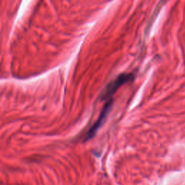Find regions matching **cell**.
Listing matches in <instances>:
<instances>
[{
  "mask_svg": "<svg viewBox=\"0 0 185 185\" xmlns=\"http://www.w3.org/2000/svg\"><path fill=\"white\" fill-rule=\"evenodd\" d=\"M135 75H133V73H123L121 74L116 78L115 80H114L113 81L111 82L108 83L104 90L102 91L101 95H100V99L101 101L103 100H109L111 99V96L114 93H116V91L120 88L121 86L127 83V82H130L132 80H133Z\"/></svg>",
  "mask_w": 185,
  "mask_h": 185,
  "instance_id": "1",
  "label": "cell"
},
{
  "mask_svg": "<svg viewBox=\"0 0 185 185\" xmlns=\"http://www.w3.org/2000/svg\"><path fill=\"white\" fill-rule=\"evenodd\" d=\"M114 100L111 99L108 100V101L105 103V105L103 106V108H102L100 115L99 116L98 120L95 121L94 124H93L90 129L86 132L83 137L84 141H87V140H90L91 138H93L94 136L96 135L97 132L99 131L100 127L102 126V124H103V122L105 121L106 118L107 117L108 114L110 113L111 110L112 106H113Z\"/></svg>",
  "mask_w": 185,
  "mask_h": 185,
  "instance_id": "2",
  "label": "cell"
}]
</instances>
